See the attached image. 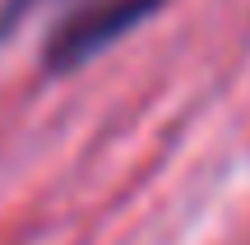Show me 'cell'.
Segmentation results:
<instances>
[{
  "instance_id": "6da1fadb",
  "label": "cell",
  "mask_w": 250,
  "mask_h": 245,
  "mask_svg": "<svg viewBox=\"0 0 250 245\" xmlns=\"http://www.w3.org/2000/svg\"><path fill=\"white\" fill-rule=\"evenodd\" d=\"M158 9H162V0H88V5H79L51 33L46 65H51V70H74V65L93 60L98 51H107L116 37H125L130 28H139L144 19L158 14Z\"/></svg>"
}]
</instances>
